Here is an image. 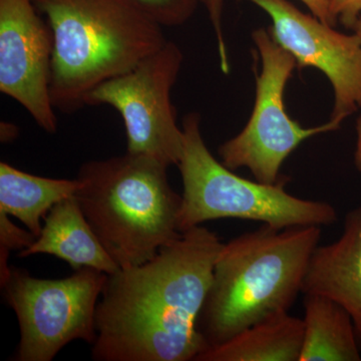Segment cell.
<instances>
[{
  "instance_id": "cell-1",
  "label": "cell",
  "mask_w": 361,
  "mask_h": 361,
  "mask_svg": "<svg viewBox=\"0 0 361 361\" xmlns=\"http://www.w3.org/2000/svg\"><path fill=\"white\" fill-rule=\"evenodd\" d=\"M190 228L141 265L109 274L96 311L97 361H195L208 349L197 329L222 248Z\"/></svg>"
},
{
  "instance_id": "cell-2",
  "label": "cell",
  "mask_w": 361,
  "mask_h": 361,
  "mask_svg": "<svg viewBox=\"0 0 361 361\" xmlns=\"http://www.w3.org/2000/svg\"><path fill=\"white\" fill-rule=\"evenodd\" d=\"M320 226L278 230L263 225L223 244L197 329L208 349L295 303Z\"/></svg>"
},
{
  "instance_id": "cell-3",
  "label": "cell",
  "mask_w": 361,
  "mask_h": 361,
  "mask_svg": "<svg viewBox=\"0 0 361 361\" xmlns=\"http://www.w3.org/2000/svg\"><path fill=\"white\" fill-rule=\"evenodd\" d=\"M54 37V110L75 113L87 94L127 73L168 39L133 0H32Z\"/></svg>"
},
{
  "instance_id": "cell-4",
  "label": "cell",
  "mask_w": 361,
  "mask_h": 361,
  "mask_svg": "<svg viewBox=\"0 0 361 361\" xmlns=\"http://www.w3.org/2000/svg\"><path fill=\"white\" fill-rule=\"evenodd\" d=\"M168 166L152 157L125 155L82 164L75 194L85 219L120 268L141 265L182 236V196Z\"/></svg>"
},
{
  "instance_id": "cell-5",
  "label": "cell",
  "mask_w": 361,
  "mask_h": 361,
  "mask_svg": "<svg viewBox=\"0 0 361 361\" xmlns=\"http://www.w3.org/2000/svg\"><path fill=\"white\" fill-rule=\"evenodd\" d=\"M182 129L184 149L178 168L184 187L180 212L183 233L204 222L226 218L260 222L278 230L322 227L338 219L331 204L305 200L285 191L286 177L269 185L235 174L209 151L198 113L185 116Z\"/></svg>"
},
{
  "instance_id": "cell-6",
  "label": "cell",
  "mask_w": 361,
  "mask_h": 361,
  "mask_svg": "<svg viewBox=\"0 0 361 361\" xmlns=\"http://www.w3.org/2000/svg\"><path fill=\"white\" fill-rule=\"evenodd\" d=\"M108 274L92 268L63 279H39L11 267L1 284L18 320V361H51L75 341H96V311Z\"/></svg>"
},
{
  "instance_id": "cell-7",
  "label": "cell",
  "mask_w": 361,
  "mask_h": 361,
  "mask_svg": "<svg viewBox=\"0 0 361 361\" xmlns=\"http://www.w3.org/2000/svg\"><path fill=\"white\" fill-rule=\"evenodd\" d=\"M252 39L261 59L253 111L242 132L221 145L218 153L230 170L247 168L256 180L272 185L283 178L280 177L282 165L301 142L338 130L339 126L329 121L318 127L303 128L292 120L283 97L296 59L265 28L256 30Z\"/></svg>"
},
{
  "instance_id": "cell-8",
  "label": "cell",
  "mask_w": 361,
  "mask_h": 361,
  "mask_svg": "<svg viewBox=\"0 0 361 361\" xmlns=\"http://www.w3.org/2000/svg\"><path fill=\"white\" fill-rule=\"evenodd\" d=\"M184 61L179 45L168 40L127 73L99 85L87 94V106L106 104L122 116L127 152L178 166L184 130L177 123L171 94Z\"/></svg>"
},
{
  "instance_id": "cell-9",
  "label": "cell",
  "mask_w": 361,
  "mask_h": 361,
  "mask_svg": "<svg viewBox=\"0 0 361 361\" xmlns=\"http://www.w3.org/2000/svg\"><path fill=\"white\" fill-rule=\"evenodd\" d=\"M272 20L269 32L290 52L300 68H315L329 78L334 92L330 122L341 123L361 109V42L344 35L314 16L299 11L288 0H247Z\"/></svg>"
},
{
  "instance_id": "cell-10",
  "label": "cell",
  "mask_w": 361,
  "mask_h": 361,
  "mask_svg": "<svg viewBox=\"0 0 361 361\" xmlns=\"http://www.w3.org/2000/svg\"><path fill=\"white\" fill-rule=\"evenodd\" d=\"M54 37L32 0H0V92L49 134L58 130L51 97Z\"/></svg>"
},
{
  "instance_id": "cell-11",
  "label": "cell",
  "mask_w": 361,
  "mask_h": 361,
  "mask_svg": "<svg viewBox=\"0 0 361 361\" xmlns=\"http://www.w3.org/2000/svg\"><path fill=\"white\" fill-rule=\"evenodd\" d=\"M302 293L327 297L341 305L353 318L361 341V207L346 215L338 240L316 247Z\"/></svg>"
},
{
  "instance_id": "cell-12",
  "label": "cell",
  "mask_w": 361,
  "mask_h": 361,
  "mask_svg": "<svg viewBox=\"0 0 361 361\" xmlns=\"http://www.w3.org/2000/svg\"><path fill=\"white\" fill-rule=\"evenodd\" d=\"M37 254L56 256L75 270L92 268L109 275L121 269L85 219L75 196L52 207L39 236L18 256Z\"/></svg>"
},
{
  "instance_id": "cell-13",
  "label": "cell",
  "mask_w": 361,
  "mask_h": 361,
  "mask_svg": "<svg viewBox=\"0 0 361 361\" xmlns=\"http://www.w3.org/2000/svg\"><path fill=\"white\" fill-rule=\"evenodd\" d=\"M303 341V319L285 312L207 349L195 361H299Z\"/></svg>"
},
{
  "instance_id": "cell-14",
  "label": "cell",
  "mask_w": 361,
  "mask_h": 361,
  "mask_svg": "<svg viewBox=\"0 0 361 361\" xmlns=\"http://www.w3.org/2000/svg\"><path fill=\"white\" fill-rule=\"evenodd\" d=\"M82 182L52 179L23 172L0 163V211L13 216L35 236L42 233V219L59 202L75 196Z\"/></svg>"
},
{
  "instance_id": "cell-15",
  "label": "cell",
  "mask_w": 361,
  "mask_h": 361,
  "mask_svg": "<svg viewBox=\"0 0 361 361\" xmlns=\"http://www.w3.org/2000/svg\"><path fill=\"white\" fill-rule=\"evenodd\" d=\"M304 341L299 361H360L357 334L350 314L322 295L304 298Z\"/></svg>"
},
{
  "instance_id": "cell-16",
  "label": "cell",
  "mask_w": 361,
  "mask_h": 361,
  "mask_svg": "<svg viewBox=\"0 0 361 361\" xmlns=\"http://www.w3.org/2000/svg\"><path fill=\"white\" fill-rule=\"evenodd\" d=\"M144 13L163 27L186 23L196 13L202 0H133Z\"/></svg>"
},
{
  "instance_id": "cell-17",
  "label": "cell",
  "mask_w": 361,
  "mask_h": 361,
  "mask_svg": "<svg viewBox=\"0 0 361 361\" xmlns=\"http://www.w3.org/2000/svg\"><path fill=\"white\" fill-rule=\"evenodd\" d=\"M37 237L30 230L21 229L0 211V284H4L11 273L8 256L11 251H23L35 243Z\"/></svg>"
},
{
  "instance_id": "cell-18",
  "label": "cell",
  "mask_w": 361,
  "mask_h": 361,
  "mask_svg": "<svg viewBox=\"0 0 361 361\" xmlns=\"http://www.w3.org/2000/svg\"><path fill=\"white\" fill-rule=\"evenodd\" d=\"M202 4L206 7L214 33H215L216 40H217L221 70L223 73H228L230 71V63L229 59H228L224 32H223L224 0H202Z\"/></svg>"
},
{
  "instance_id": "cell-19",
  "label": "cell",
  "mask_w": 361,
  "mask_h": 361,
  "mask_svg": "<svg viewBox=\"0 0 361 361\" xmlns=\"http://www.w3.org/2000/svg\"><path fill=\"white\" fill-rule=\"evenodd\" d=\"M330 11L345 28L353 30L361 16V0H329Z\"/></svg>"
},
{
  "instance_id": "cell-20",
  "label": "cell",
  "mask_w": 361,
  "mask_h": 361,
  "mask_svg": "<svg viewBox=\"0 0 361 361\" xmlns=\"http://www.w3.org/2000/svg\"><path fill=\"white\" fill-rule=\"evenodd\" d=\"M300 1H302L308 7L312 16H314L318 20L336 27L338 20L334 18L330 11L329 0H300Z\"/></svg>"
},
{
  "instance_id": "cell-21",
  "label": "cell",
  "mask_w": 361,
  "mask_h": 361,
  "mask_svg": "<svg viewBox=\"0 0 361 361\" xmlns=\"http://www.w3.org/2000/svg\"><path fill=\"white\" fill-rule=\"evenodd\" d=\"M18 130L13 125L8 123H1V142H11L16 139Z\"/></svg>"
},
{
  "instance_id": "cell-22",
  "label": "cell",
  "mask_w": 361,
  "mask_h": 361,
  "mask_svg": "<svg viewBox=\"0 0 361 361\" xmlns=\"http://www.w3.org/2000/svg\"><path fill=\"white\" fill-rule=\"evenodd\" d=\"M353 32H355V35L360 37L361 42V16L358 18V20L356 21L355 26L353 28Z\"/></svg>"
}]
</instances>
